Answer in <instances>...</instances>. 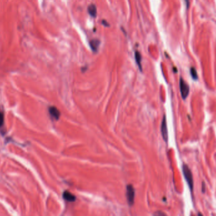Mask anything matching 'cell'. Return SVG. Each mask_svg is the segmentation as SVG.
<instances>
[{"mask_svg":"<svg viewBox=\"0 0 216 216\" xmlns=\"http://www.w3.org/2000/svg\"><path fill=\"white\" fill-rule=\"evenodd\" d=\"M182 170H183V176L187 181L189 189L192 193L193 192V187H194V183H193V178L191 169L187 164H183L182 167Z\"/></svg>","mask_w":216,"mask_h":216,"instance_id":"obj_1","label":"cell"},{"mask_svg":"<svg viewBox=\"0 0 216 216\" xmlns=\"http://www.w3.org/2000/svg\"><path fill=\"white\" fill-rule=\"evenodd\" d=\"M180 89L182 98L184 100L186 99L189 93V86L181 77L180 79Z\"/></svg>","mask_w":216,"mask_h":216,"instance_id":"obj_2","label":"cell"},{"mask_svg":"<svg viewBox=\"0 0 216 216\" xmlns=\"http://www.w3.org/2000/svg\"><path fill=\"white\" fill-rule=\"evenodd\" d=\"M135 195V188L134 187H133V185H127L126 196H127V199L128 201V203L130 205V206H133L134 203Z\"/></svg>","mask_w":216,"mask_h":216,"instance_id":"obj_3","label":"cell"},{"mask_svg":"<svg viewBox=\"0 0 216 216\" xmlns=\"http://www.w3.org/2000/svg\"><path fill=\"white\" fill-rule=\"evenodd\" d=\"M161 134H162L163 140H164L166 143H168V127H167V121H166V115H164V116H163L162 123H161Z\"/></svg>","mask_w":216,"mask_h":216,"instance_id":"obj_4","label":"cell"},{"mask_svg":"<svg viewBox=\"0 0 216 216\" xmlns=\"http://www.w3.org/2000/svg\"><path fill=\"white\" fill-rule=\"evenodd\" d=\"M49 115H51V116L52 117L53 119L55 120H58L59 117H60V111H59V109L55 107V106H51L49 108Z\"/></svg>","mask_w":216,"mask_h":216,"instance_id":"obj_5","label":"cell"},{"mask_svg":"<svg viewBox=\"0 0 216 216\" xmlns=\"http://www.w3.org/2000/svg\"><path fill=\"white\" fill-rule=\"evenodd\" d=\"M63 197L64 200H65L66 201H68V202H75L76 200L75 196L68 191H66L63 193Z\"/></svg>","mask_w":216,"mask_h":216,"instance_id":"obj_6","label":"cell"},{"mask_svg":"<svg viewBox=\"0 0 216 216\" xmlns=\"http://www.w3.org/2000/svg\"><path fill=\"white\" fill-rule=\"evenodd\" d=\"M99 44L100 41L98 39H93L92 41H90L89 43L90 47L92 49V50L95 52H96L98 51L99 47Z\"/></svg>","mask_w":216,"mask_h":216,"instance_id":"obj_7","label":"cell"},{"mask_svg":"<svg viewBox=\"0 0 216 216\" xmlns=\"http://www.w3.org/2000/svg\"><path fill=\"white\" fill-rule=\"evenodd\" d=\"M135 61L136 63L137 64V65L138 66L139 69L140 71H142V68L141 65V61H142V56L140 55V53L138 51H136L135 53Z\"/></svg>","mask_w":216,"mask_h":216,"instance_id":"obj_8","label":"cell"},{"mask_svg":"<svg viewBox=\"0 0 216 216\" xmlns=\"http://www.w3.org/2000/svg\"><path fill=\"white\" fill-rule=\"evenodd\" d=\"M88 12L91 17H96L97 15V8L96 5H93V4L90 5L88 7Z\"/></svg>","mask_w":216,"mask_h":216,"instance_id":"obj_9","label":"cell"},{"mask_svg":"<svg viewBox=\"0 0 216 216\" xmlns=\"http://www.w3.org/2000/svg\"><path fill=\"white\" fill-rule=\"evenodd\" d=\"M189 71H190V75L192 76V78L194 80H198V74H197V71L195 68L194 67H192Z\"/></svg>","mask_w":216,"mask_h":216,"instance_id":"obj_10","label":"cell"},{"mask_svg":"<svg viewBox=\"0 0 216 216\" xmlns=\"http://www.w3.org/2000/svg\"><path fill=\"white\" fill-rule=\"evenodd\" d=\"M153 216H168V215L162 211H156L154 213Z\"/></svg>","mask_w":216,"mask_h":216,"instance_id":"obj_11","label":"cell"},{"mask_svg":"<svg viewBox=\"0 0 216 216\" xmlns=\"http://www.w3.org/2000/svg\"><path fill=\"white\" fill-rule=\"evenodd\" d=\"M4 124V115L0 112V128H1Z\"/></svg>","mask_w":216,"mask_h":216,"instance_id":"obj_12","label":"cell"},{"mask_svg":"<svg viewBox=\"0 0 216 216\" xmlns=\"http://www.w3.org/2000/svg\"><path fill=\"white\" fill-rule=\"evenodd\" d=\"M102 24H103L106 27H108L109 26V23L107 21H106V20H102Z\"/></svg>","mask_w":216,"mask_h":216,"instance_id":"obj_13","label":"cell"},{"mask_svg":"<svg viewBox=\"0 0 216 216\" xmlns=\"http://www.w3.org/2000/svg\"><path fill=\"white\" fill-rule=\"evenodd\" d=\"M202 192L203 193L205 192V183H204V182H203V183H202Z\"/></svg>","mask_w":216,"mask_h":216,"instance_id":"obj_14","label":"cell"},{"mask_svg":"<svg viewBox=\"0 0 216 216\" xmlns=\"http://www.w3.org/2000/svg\"><path fill=\"white\" fill-rule=\"evenodd\" d=\"M185 1H186V4H187V6H189V0H185Z\"/></svg>","mask_w":216,"mask_h":216,"instance_id":"obj_15","label":"cell"},{"mask_svg":"<svg viewBox=\"0 0 216 216\" xmlns=\"http://www.w3.org/2000/svg\"><path fill=\"white\" fill-rule=\"evenodd\" d=\"M198 216H203L202 214H201V213H199L198 214Z\"/></svg>","mask_w":216,"mask_h":216,"instance_id":"obj_16","label":"cell"},{"mask_svg":"<svg viewBox=\"0 0 216 216\" xmlns=\"http://www.w3.org/2000/svg\"><path fill=\"white\" fill-rule=\"evenodd\" d=\"M192 216H193V215H192Z\"/></svg>","mask_w":216,"mask_h":216,"instance_id":"obj_17","label":"cell"}]
</instances>
